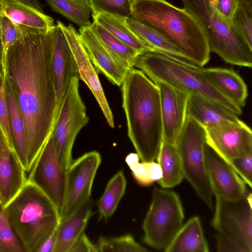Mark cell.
<instances>
[{"mask_svg": "<svg viewBox=\"0 0 252 252\" xmlns=\"http://www.w3.org/2000/svg\"><path fill=\"white\" fill-rule=\"evenodd\" d=\"M18 26L21 35L7 51L4 78L25 123L29 172L52 135L59 108L50 70L52 29Z\"/></svg>", "mask_w": 252, "mask_h": 252, "instance_id": "obj_1", "label": "cell"}, {"mask_svg": "<svg viewBox=\"0 0 252 252\" xmlns=\"http://www.w3.org/2000/svg\"><path fill=\"white\" fill-rule=\"evenodd\" d=\"M121 86L128 136L141 161H155L163 140L159 90L134 67L127 71Z\"/></svg>", "mask_w": 252, "mask_h": 252, "instance_id": "obj_2", "label": "cell"}, {"mask_svg": "<svg viewBox=\"0 0 252 252\" xmlns=\"http://www.w3.org/2000/svg\"><path fill=\"white\" fill-rule=\"evenodd\" d=\"M130 17L155 31L189 62L204 66L210 59L206 36L194 17L165 0H133Z\"/></svg>", "mask_w": 252, "mask_h": 252, "instance_id": "obj_3", "label": "cell"}, {"mask_svg": "<svg viewBox=\"0 0 252 252\" xmlns=\"http://www.w3.org/2000/svg\"><path fill=\"white\" fill-rule=\"evenodd\" d=\"M3 208L10 226L26 252H37L61 221L53 203L28 180Z\"/></svg>", "mask_w": 252, "mask_h": 252, "instance_id": "obj_4", "label": "cell"}, {"mask_svg": "<svg viewBox=\"0 0 252 252\" xmlns=\"http://www.w3.org/2000/svg\"><path fill=\"white\" fill-rule=\"evenodd\" d=\"M133 67L141 70L153 81H160L189 95L212 100L237 116L242 114V108L217 90L204 76L200 67L189 62L147 51L136 57Z\"/></svg>", "mask_w": 252, "mask_h": 252, "instance_id": "obj_5", "label": "cell"}, {"mask_svg": "<svg viewBox=\"0 0 252 252\" xmlns=\"http://www.w3.org/2000/svg\"><path fill=\"white\" fill-rule=\"evenodd\" d=\"M184 8L198 22L206 36L210 52L229 64L252 67V49L231 22L216 9L212 0H181Z\"/></svg>", "mask_w": 252, "mask_h": 252, "instance_id": "obj_6", "label": "cell"}, {"mask_svg": "<svg viewBox=\"0 0 252 252\" xmlns=\"http://www.w3.org/2000/svg\"><path fill=\"white\" fill-rule=\"evenodd\" d=\"M182 163L183 174L197 196L211 210L214 194L209 182L206 163L205 128L187 115L175 144Z\"/></svg>", "mask_w": 252, "mask_h": 252, "instance_id": "obj_7", "label": "cell"}, {"mask_svg": "<svg viewBox=\"0 0 252 252\" xmlns=\"http://www.w3.org/2000/svg\"><path fill=\"white\" fill-rule=\"evenodd\" d=\"M184 219L179 195L169 189L155 188L142 224L144 242L156 250L165 252L183 225Z\"/></svg>", "mask_w": 252, "mask_h": 252, "instance_id": "obj_8", "label": "cell"}, {"mask_svg": "<svg viewBox=\"0 0 252 252\" xmlns=\"http://www.w3.org/2000/svg\"><path fill=\"white\" fill-rule=\"evenodd\" d=\"M79 81L78 78L71 80L62 100L52 133L59 158L67 170L73 160L75 139L89 121L79 92Z\"/></svg>", "mask_w": 252, "mask_h": 252, "instance_id": "obj_9", "label": "cell"}, {"mask_svg": "<svg viewBox=\"0 0 252 252\" xmlns=\"http://www.w3.org/2000/svg\"><path fill=\"white\" fill-rule=\"evenodd\" d=\"M67 171L59 158L51 135L30 170L28 180L51 200L60 215L65 198Z\"/></svg>", "mask_w": 252, "mask_h": 252, "instance_id": "obj_10", "label": "cell"}, {"mask_svg": "<svg viewBox=\"0 0 252 252\" xmlns=\"http://www.w3.org/2000/svg\"><path fill=\"white\" fill-rule=\"evenodd\" d=\"M215 196V212L211 224L217 232L231 236L252 252V195L230 200Z\"/></svg>", "mask_w": 252, "mask_h": 252, "instance_id": "obj_11", "label": "cell"}, {"mask_svg": "<svg viewBox=\"0 0 252 252\" xmlns=\"http://www.w3.org/2000/svg\"><path fill=\"white\" fill-rule=\"evenodd\" d=\"M101 158L95 151L73 160L67 171L65 198L60 214L63 220L90 198L94 181Z\"/></svg>", "mask_w": 252, "mask_h": 252, "instance_id": "obj_12", "label": "cell"}, {"mask_svg": "<svg viewBox=\"0 0 252 252\" xmlns=\"http://www.w3.org/2000/svg\"><path fill=\"white\" fill-rule=\"evenodd\" d=\"M205 131L206 143L229 165L233 159L252 151V130L240 120Z\"/></svg>", "mask_w": 252, "mask_h": 252, "instance_id": "obj_13", "label": "cell"}, {"mask_svg": "<svg viewBox=\"0 0 252 252\" xmlns=\"http://www.w3.org/2000/svg\"><path fill=\"white\" fill-rule=\"evenodd\" d=\"M60 22L57 21V25L52 30V51L50 60V70L59 109L71 80L74 78L80 79L75 58Z\"/></svg>", "mask_w": 252, "mask_h": 252, "instance_id": "obj_14", "label": "cell"}, {"mask_svg": "<svg viewBox=\"0 0 252 252\" xmlns=\"http://www.w3.org/2000/svg\"><path fill=\"white\" fill-rule=\"evenodd\" d=\"M205 154L208 176L214 196L230 200L246 196L249 192L247 184L206 143Z\"/></svg>", "mask_w": 252, "mask_h": 252, "instance_id": "obj_15", "label": "cell"}, {"mask_svg": "<svg viewBox=\"0 0 252 252\" xmlns=\"http://www.w3.org/2000/svg\"><path fill=\"white\" fill-rule=\"evenodd\" d=\"M60 23L75 58L80 79L87 85L94 94L109 126L114 127L113 114L97 72L82 44L78 32L70 24L66 26L61 22Z\"/></svg>", "mask_w": 252, "mask_h": 252, "instance_id": "obj_16", "label": "cell"}, {"mask_svg": "<svg viewBox=\"0 0 252 252\" xmlns=\"http://www.w3.org/2000/svg\"><path fill=\"white\" fill-rule=\"evenodd\" d=\"M159 93L163 140L175 144L184 126L189 94L163 82L153 81Z\"/></svg>", "mask_w": 252, "mask_h": 252, "instance_id": "obj_17", "label": "cell"}, {"mask_svg": "<svg viewBox=\"0 0 252 252\" xmlns=\"http://www.w3.org/2000/svg\"><path fill=\"white\" fill-rule=\"evenodd\" d=\"M80 40L91 62L113 84L121 86L129 70L119 63L102 46L90 26L80 27Z\"/></svg>", "mask_w": 252, "mask_h": 252, "instance_id": "obj_18", "label": "cell"}, {"mask_svg": "<svg viewBox=\"0 0 252 252\" xmlns=\"http://www.w3.org/2000/svg\"><path fill=\"white\" fill-rule=\"evenodd\" d=\"M15 152L7 147L0 151V193L3 207L20 191L28 180Z\"/></svg>", "mask_w": 252, "mask_h": 252, "instance_id": "obj_19", "label": "cell"}, {"mask_svg": "<svg viewBox=\"0 0 252 252\" xmlns=\"http://www.w3.org/2000/svg\"><path fill=\"white\" fill-rule=\"evenodd\" d=\"M94 205V201L90 198L61 221L53 252H69L77 239L84 232L93 214Z\"/></svg>", "mask_w": 252, "mask_h": 252, "instance_id": "obj_20", "label": "cell"}, {"mask_svg": "<svg viewBox=\"0 0 252 252\" xmlns=\"http://www.w3.org/2000/svg\"><path fill=\"white\" fill-rule=\"evenodd\" d=\"M206 79L221 94L242 108L248 97L247 86L234 70L222 67H200Z\"/></svg>", "mask_w": 252, "mask_h": 252, "instance_id": "obj_21", "label": "cell"}, {"mask_svg": "<svg viewBox=\"0 0 252 252\" xmlns=\"http://www.w3.org/2000/svg\"><path fill=\"white\" fill-rule=\"evenodd\" d=\"M186 114L205 129L240 120L237 115L221 105L192 95H189L188 100Z\"/></svg>", "mask_w": 252, "mask_h": 252, "instance_id": "obj_22", "label": "cell"}, {"mask_svg": "<svg viewBox=\"0 0 252 252\" xmlns=\"http://www.w3.org/2000/svg\"><path fill=\"white\" fill-rule=\"evenodd\" d=\"M0 15L30 28L50 31L55 25L52 17L19 0H0Z\"/></svg>", "mask_w": 252, "mask_h": 252, "instance_id": "obj_23", "label": "cell"}, {"mask_svg": "<svg viewBox=\"0 0 252 252\" xmlns=\"http://www.w3.org/2000/svg\"><path fill=\"white\" fill-rule=\"evenodd\" d=\"M209 247L198 216L190 218L178 230L165 252H208Z\"/></svg>", "mask_w": 252, "mask_h": 252, "instance_id": "obj_24", "label": "cell"}, {"mask_svg": "<svg viewBox=\"0 0 252 252\" xmlns=\"http://www.w3.org/2000/svg\"><path fill=\"white\" fill-rule=\"evenodd\" d=\"M4 80L9 123L13 148L18 159L27 172V142L26 126L12 91L7 82L5 79Z\"/></svg>", "mask_w": 252, "mask_h": 252, "instance_id": "obj_25", "label": "cell"}, {"mask_svg": "<svg viewBox=\"0 0 252 252\" xmlns=\"http://www.w3.org/2000/svg\"><path fill=\"white\" fill-rule=\"evenodd\" d=\"M156 160L162 171L157 182L162 188L179 185L184 178L180 158L175 144L162 141Z\"/></svg>", "mask_w": 252, "mask_h": 252, "instance_id": "obj_26", "label": "cell"}, {"mask_svg": "<svg viewBox=\"0 0 252 252\" xmlns=\"http://www.w3.org/2000/svg\"><path fill=\"white\" fill-rule=\"evenodd\" d=\"M93 21L99 24L124 44L135 51L138 54L150 51L127 26L124 18L114 15L99 13L92 14Z\"/></svg>", "mask_w": 252, "mask_h": 252, "instance_id": "obj_27", "label": "cell"}, {"mask_svg": "<svg viewBox=\"0 0 252 252\" xmlns=\"http://www.w3.org/2000/svg\"><path fill=\"white\" fill-rule=\"evenodd\" d=\"M125 22L150 51H157L188 62L177 49L155 31L141 24L131 17L126 18Z\"/></svg>", "mask_w": 252, "mask_h": 252, "instance_id": "obj_28", "label": "cell"}, {"mask_svg": "<svg viewBox=\"0 0 252 252\" xmlns=\"http://www.w3.org/2000/svg\"><path fill=\"white\" fill-rule=\"evenodd\" d=\"M90 27L106 50L123 66L128 69L133 67L138 55L133 49L113 36L97 23L93 21Z\"/></svg>", "mask_w": 252, "mask_h": 252, "instance_id": "obj_29", "label": "cell"}, {"mask_svg": "<svg viewBox=\"0 0 252 252\" xmlns=\"http://www.w3.org/2000/svg\"><path fill=\"white\" fill-rule=\"evenodd\" d=\"M126 187L124 173L120 170L109 181L97 202L99 220H106L114 213L125 194Z\"/></svg>", "mask_w": 252, "mask_h": 252, "instance_id": "obj_30", "label": "cell"}, {"mask_svg": "<svg viewBox=\"0 0 252 252\" xmlns=\"http://www.w3.org/2000/svg\"><path fill=\"white\" fill-rule=\"evenodd\" d=\"M52 10L80 27H89L91 9L88 0H45Z\"/></svg>", "mask_w": 252, "mask_h": 252, "instance_id": "obj_31", "label": "cell"}, {"mask_svg": "<svg viewBox=\"0 0 252 252\" xmlns=\"http://www.w3.org/2000/svg\"><path fill=\"white\" fill-rule=\"evenodd\" d=\"M125 161L131 170L134 178L141 186H149L158 181L162 176V171L158 162H140L136 153L128 154Z\"/></svg>", "mask_w": 252, "mask_h": 252, "instance_id": "obj_32", "label": "cell"}, {"mask_svg": "<svg viewBox=\"0 0 252 252\" xmlns=\"http://www.w3.org/2000/svg\"><path fill=\"white\" fill-rule=\"evenodd\" d=\"M97 252H145L148 251L130 234L117 237H100L95 244Z\"/></svg>", "mask_w": 252, "mask_h": 252, "instance_id": "obj_33", "label": "cell"}, {"mask_svg": "<svg viewBox=\"0 0 252 252\" xmlns=\"http://www.w3.org/2000/svg\"><path fill=\"white\" fill-rule=\"evenodd\" d=\"M231 23L252 49V4L245 0H238L237 7L231 19Z\"/></svg>", "mask_w": 252, "mask_h": 252, "instance_id": "obj_34", "label": "cell"}, {"mask_svg": "<svg viewBox=\"0 0 252 252\" xmlns=\"http://www.w3.org/2000/svg\"><path fill=\"white\" fill-rule=\"evenodd\" d=\"M133 0H88L92 14L104 13L122 18L130 17Z\"/></svg>", "mask_w": 252, "mask_h": 252, "instance_id": "obj_35", "label": "cell"}, {"mask_svg": "<svg viewBox=\"0 0 252 252\" xmlns=\"http://www.w3.org/2000/svg\"><path fill=\"white\" fill-rule=\"evenodd\" d=\"M0 252H26L12 230L3 206L0 205Z\"/></svg>", "mask_w": 252, "mask_h": 252, "instance_id": "obj_36", "label": "cell"}, {"mask_svg": "<svg viewBox=\"0 0 252 252\" xmlns=\"http://www.w3.org/2000/svg\"><path fill=\"white\" fill-rule=\"evenodd\" d=\"M0 29L3 49V71L4 72L5 61L9 47L20 38L21 32L18 25L4 15H0Z\"/></svg>", "mask_w": 252, "mask_h": 252, "instance_id": "obj_37", "label": "cell"}, {"mask_svg": "<svg viewBox=\"0 0 252 252\" xmlns=\"http://www.w3.org/2000/svg\"><path fill=\"white\" fill-rule=\"evenodd\" d=\"M0 127L5 137L9 148L14 151L9 123L5 80L2 75H0Z\"/></svg>", "mask_w": 252, "mask_h": 252, "instance_id": "obj_38", "label": "cell"}, {"mask_svg": "<svg viewBox=\"0 0 252 252\" xmlns=\"http://www.w3.org/2000/svg\"><path fill=\"white\" fill-rule=\"evenodd\" d=\"M215 238L218 252H252L244 243L225 233L217 232Z\"/></svg>", "mask_w": 252, "mask_h": 252, "instance_id": "obj_39", "label": "cell"}, {"mask_svg": "<svg viewBox=\"0 0 252 252\" xmlns=\"http://www.w3.org/2000/svg\"><path fill=\"white\" fill-rule=\"evenodd\" d=\"M230 166L245 183L252 187V151L236 158L230 162Z\"/></svg>", "mask_w": 252, "mask_h": 252, "instance_id": "obj_40", "label": "cell"}, {"mask_svg": "<svg viewBox=\"0 0 252 252\" xmlns=\"http://www.w3.org/2000/svg\"><path fill=\"white\" fill-rule=\"evenodd\" d=\"M218 12L231 22L232 15L237 7L238 0H212Z\"/></svg>", "mask_w": 252, "mask_h": 252, "instance_id": "obj_41", "label": "cell"}, {"mask_svg": "<svg viewBox=\"0 0 252 252\" xmlns=\"http://www.w3.org/2000/svg\"><path fill=\"white\" fill-rule=\"evenodd\" d=\"M69 252H97V250L95 245L84 232L75 241Z\"/></svg>", "mask_w": 252, "mask_h": 252, "instance_id": "obj_42", "label": "cell"}, {"mask_svg": "<svg viewBox=\"0 0 252 252\" xmlns=\"http://www.w3.org/2000/svg\"><path fill=\"white\" fill-rule=\"evenodd\" d=\"M57 229L42 244L37 252H53L56 241Z\"/></svg>", "mask_w": 252, "mask_h": 252, "instance_id": "obj_43", "label": "cell"}, {"mask_svg": "<svg viewBox=\"0 0 252 252\" xmlns=\"http://www.w3.org/2000/svg\"><path fill=\"white\" fill-rule=\"evenodd\" d=\"M9 147L5 137L0 127V151ZM0 205L3 206L1 195L0 193Z\"/></svg>", "mask_w": 252, "mask_h": 252, "instance_id": "obj_44", "label": "cell"}, {"mask_svg": "<svg viewBox=\"0 0 252 252\" xmlns=\"http://www.w3.org/2000/svg\"><path fill=\"white\" fill-rule=\"evenodd\" d=\"M42 12H44L42 7L38 0H19Z\"/></svg>", "mask_w": 252, "mask_h": 252, "instance_id": "obj_45", "label": "cell"}, {"mask_svg": "<svg viewBox=\"0 0 252 252\" xmlns=\"http://www.w3.org/2000/svg\"><path fill=\"white\" fill-rule=\"evenodd\" d=\"M3 49L0 29V75L3 76Z\"/></svg>", "mask_w": 252, "mask_h": 252, "instance_id": "obj_46", "label": "cell"}, {"mask_svg": "<svg viewBox=\"0 0 252 252\" xmlns=\"http://www.w3.org/2000/svg\"><path fill=\"white\" fill-rule=\"evenodd\" d=\"M245 0V1H248L249 3L252 4V0Z\"/></svg>", "mask_w": 252, "mask_h": 252, "instance_id": "obj_47", "label": "cell"}]
</instances>
